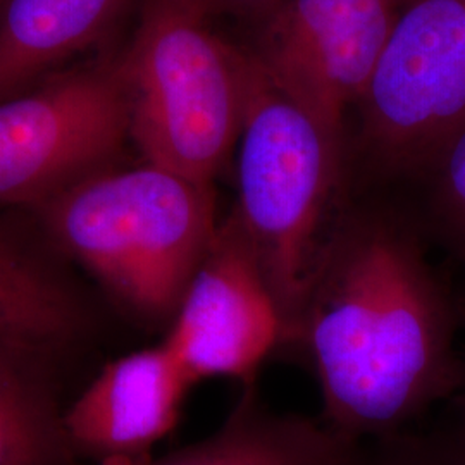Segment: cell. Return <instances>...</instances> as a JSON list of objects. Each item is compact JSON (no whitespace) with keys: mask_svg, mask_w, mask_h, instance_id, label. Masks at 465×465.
Instances as JSON below:
<instances>
[{"mask_svg":"<svg viewBox=\"0 0 465 465\" xmlns=\"http://www.w3.org/2000/svg\"><path fill=\"white\" fill-rule=\"evenodd\" d=\"M411 207L338 209L319 250L284 347L316 376L321 420L371 443L411 430L455 397L462 309L431 262Z\"/></svg>","mask_w":465,"mask_h":465,"instance_id":"obj_1","label":"cell"},{"mask_svg":"<svg viewBox=\"0 0 465 465\" xmlns=\"http://www.w3.org/2000/svg\"><path fill=\"white\" fill-rule=\"evenodd\" d=\"M34 211L59 249L150 322L173 321L219 224L213 184L149 163L105 169Z\"/></svg>","mask_w":465,"mask_h":465,"instance_id":"obj_2","label":"cell"},{"mask_svg":"<svg viewBox=\"0 0 465 465\" xmlns=\"http://www.w3.org/2000/svg\"><path fill=\"white\" fill-rule=\"evenodd\" d=\"M249 99L240 134L238 200L232 214L264 272L282 343L331 226L343 178V130L276 84L250 52Z\"/></svg>","mask_w":465,"mask_h":465,"instance_id":"obj_3","label":"cell"},{"mask_svg":"<svg viewBox=\"0 0 465 465\" xmlns=\"http://www.w3.org/2000/svg\"><path fill=\"white\" fill-rule=\"evenodd\" d=\"M123 59L130 138L145 161L213 184L243 130L249 50L221 38L193 0H145Z\"/></svg>","mask_w":465,"mask_h":465,"instance_id":"obj_4","label":"cell"},{"mask_svg":"<svg viewBox=\"0 0 465 465\" xmlns=\"http://www.w3.org/2000/svg\"><path fill=\"white\" fill-rule=\"evenodd\" d=\"M123 52H102L0 100V203L35 209L114 167L130 138Z\"/></svg>","mask_w":465,"mask_h":465,"instance_id":"obj_5","label":"cell"},{"mask_svg":"<svg viewBox=\"0 0 465 465\" xmlns=\"http://www.w3.org/2000/svg\"><path fill=\"white\" fill-rule=\"evenodd\" d=\"M367 166L409 182L465 128V0H417L400 11L361 100Z\"/></svg>","mask_w":465,"mask_h":465,"instance_id":"obj_6","label":"cell"},{"mask_svg":"<svg viewBox=\"0 0 465 465\" xmlns=\"http://www.w3.org/2000/svg\"><path fill=\"white\" fill-rule=\"evenodd\" d=\"M395 0H278L250 50L288 94L343 130L361 102L399 19Z\"/></svg>","mask_w":465,"mask_h":465,"instance_id":"obj_7","label":"cell"},{"mask_svg":"<svg viewBox=\"0 0 465 465\" xmlns=\"http://www.w3.org/2000/svg\"><path fill=\"white\" fill-rule=\"evenodd\" d=\"M163 343L193 384L209 378L250 381L282 347L278 305L232 213L217 224Z\"/></svg>","mask_w":465,"mask_h":465,"instance_id":"obj_8","label":"cell"},{"mask_svg":"<svg viewBox=\"0 0 465 465\" xmlns=\"http://www.w3.org/2000/svg\"><path fill=\"white\" fill-rule=\"evenodd\" d=\"M193 386L164 343L111 362L64 417L76 457L100 465H140L178 422Z\"/></svg>","mask_w":465,"mask_h":465,"instance_id":"obj_9","label":"cell"},{"mask_svg":"<svg viewBox=\"0 0 465 465\" xmlns=\"http://www.w3.org/2000/svg\"><path fill=\"white\" fill-rule=\"evenodd\" d=\"M364 457L366 443L321 417L274 411L250 380L217 431L140 465H364Z\"/></svg>","mask_w":465,"mask_h":465,"instance_id":"obj_10","label":"cell"},{"mask_svg":"<svg viewBox=\"0 0 465 465\" xmlns=\"http://www.w3.org/2000/svg\"><path fill=\"white\" fill-rule=\"evenodd\" d=\"M134 0H4L0 100L45 80L116 30Z\"/></svg>","mask_w":465,"mask_h":465,"instance_id":"obj_11","label":"cell"},{"mask_svg":"<svg viewBox=\"0 0 465 465\" xmlns=\"http://www.w3.org/2000/svg\"><path fill=\"white\" fill-rule=\"evenodd\" d=\"M82 300L64 278L0 226V345L32 361L76 343Z\"/></svg>","mask_w":465,"mask_h":465,"instance_id":"obj_12","label":"cell"},{"mask_svg":"<svg viewBox=\"0 0 465 465\" xmlns=\"http://www.w3.org/2000/svg\"><path fill=\"white\" fill-rule=\"evenodd\" d=\"M64 417L28 372L26 359L0 345V465H74Z\"/></svg>","mask_w":465,"mask_h":465,"instance_id":"obj_13","label":"cell"},{"mask_svg":"<svg viewBox=\"0 0 465 465\" xmlns=\"http://www.w3.org/2000/svg\"><path fill=\"white\" fill-rule=\"evenodd\" d=\"M409 182L417 186L409 207L424 238L465 272V128Z\"/></svg>","mask_w":465,"mask_h":465,"instance_id":"obj_14","label":"cell"},{"mask_svg":"<svg viewBox=\"0 0 465 465\" xmlns=\"http://www.w3.org/2000/svg\"><path fill=\"white\" fill-rule=\"evenodd\" d=\"M364 465H465V428L457 420L405 430L366 443Z\"/></svg>","mask_w":465,"mask_h":465,"instance_id":"obj_15","label":"cell"},{"mask_svg":"<svg viewBox=\"0 0 465 465\" xmlns=\"http://www.w3.org/2000/svg\"><path fill=\"white\" fill-rule=\"evenodd\" d=\"M209 17L269 11L278 0H193Z\"/></svg>","mask_w":465,"mask_h":465,"instance_id":"obj_16","label":"cell"},{"mask_svg":"<svg viewBox=\"0 0 465 465\" xmlns=\"http://www.w3.org/2000/svg\"><path fill=\"white\" fill-rule=\"evenodd\" d=\"M453 401V419H457L465 428V355H464V374H462V382L455 397L450 400Z\"/></svg>","mask_w":465,"mask_h":465,"instance_id":"obj_17","label":"cell"},{"mask_svg":"<svg viewBox=\"0 0 465 465\" xmlns=\"http://www.w3.org/2000/svg\"><path fill=\"white\" fill-rule=\"evenodd\" d=\"M397 2V5H399L400 9H405L407 5H411V4H414L417 0H395Z\"/></svg>","mask_w":465,"mask_h":465,"instance_id":"obj_18","label":"cell"},{"mask_svg":"<svg viewBox=\"0 0 465 465\" xmlns=\"http://www.w3.org/2000/svg\"><path fill=\"white\" fill-rule=\"evenodd\" d=\"M2 2H4V0H0V4H2Z\"/></svg>","mask_w":465,"mask_h":465,"instance_id":"obj_19","label":"cell"}]
</instances>
